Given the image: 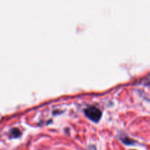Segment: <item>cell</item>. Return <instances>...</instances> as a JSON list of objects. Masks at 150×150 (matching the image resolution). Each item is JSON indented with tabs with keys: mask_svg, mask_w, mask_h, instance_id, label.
<instances>
[{
	"mask_svg": "<svg viewBox=\"0 0 150 150\" xmlns=\"http://www.w3.org/2000/svg\"><path fill=\"white\" fill-rule=\"evenodd\" d=\"M84 114L88 118L95 122H98L100 120L102 113L98 109V108L95 106H90L84 109Z\"/></svg>",
	"mask_w": 150,
	"mask_h": 150,
	"instance_id": "cell-1",
	"label": "cell"
},
{
	"mask_svg": "<svg viewBox=\"0 0 150 150\" xmlns=\"http://www.w3.org/2000/svg\"><path fill=\"white\" fill-rule=\"evenodd\" d=\"M11 134L13 136V137H18L21 134V132L17 128H13V130H11Z\"/></svg>",
	"mask_w": 150,
	"mask_h": 150,
	"instance_id": "cell-2",
	"label": "cell"
}]
</instances>
